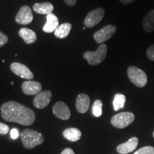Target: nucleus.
Returning <instances> with one entry per match:
<instances>
[{"instance_id":"f257e3e1","label":"nucleus","mask_w":154,"mask_h":154,"mask_svg":"<svg viewBox=\"0 0 154 154\" xmlns=\"http://www.w3.org/2000/svg\"><path fill=\"white\" fill-rule=\"evenodd\" d=\"M1 116L4 120L23 126H30L36 119L32 109L14 101H7L2 105Z\"/></svg>"},{"instance_id":"f03ea898","label":"nucleus","mask_w":154,"mask_h":154,"mask_svg":"<svg viewBox=\"0 0 154 154\" xmlns=\"http://www.w3.org/2000/svg\"><path fill=\"white\" fill-rule=\"evenodd\" d=\"M21 139L24 148L32 149L44 142V136L41 133L33 129H24L21 132Z\"/></svg>"},{"instance_id":"7ed1b4c3","label":"nucleus","mask_w":154,"mask_h":154,"mask_svg":"<svg viewBox=\"0 0 154 154\" xmlns=\"http://www.w3.org/2000/svg\"><path fill=\"white\" fill-rule=\"evenodd\" d=\"M107 54V46L105 44H100L95 51H86L83 57L85 59L90 66H96L104 61Z\"/></svg>"},{"instance_id":"20e7f679","label":"nucleus","mask_w":154,"mask_h":154,"mask_svg":"<svg viewBox=\"0 0 154 154\" xmlns=\"http://www.w3.org/2000/svg\"><path fill=\"white\" fill-rule=\"evenodd\" d=\"M127 74L129 80L137 87H143L148 82L147 75L143 70L136 66H131L127 69Z\"/></svg>"},{"instance_id":"39448f33","label":"nucleus","mask_w":154,"mask_h":154,"mask_svg":"<svg viewBox=\"0 0 154 154\" xmlns=\"http://www.w3.org/2000/svg\"><path fill=\"white\" fill-rule=\"evenodd\" d=\"M135 116L133 113L125 111L117 113L111 119V123L113 126L117 128H124L134 122Z\"/></svg>"},{"instance_id":"423d86ee","label":"nucleus","mask_w":154,"mask_h":154,"mask_svg":"<svg viewBox=\"0 0 154 154\" xmlns=\"http://www.w3.org/2000/svg\"><path fill=\"white\" fill-rule=\"evenodd\" d=\"M116 32V27L114 25H106L94 33V38L96 43L101 44L110 39Z\"/></svg>"},{"instance_id":"0eeeda50","label":"nucleus","mask_w":154,"mask_h":154,"mask_svg":"<svg viewBox=\"0 0 154 154\" xmlns=\"http://www.w3.org/2000/svg\"><path fill=\"white\" fill-rule=\"evenodd\" d=\"M104 9L100 8H96L91 11H90L86 15L84 19V25L87 28H92L94 26L97 25L102 20L104 16Z\"/></svg>"},{"instance_id":"6e6552de","label":"nucleus","mask_w":154,"mask_h":154,"mask_svg":"<svg viewBox=\"0 0 154 154\" xmlns=\"http://www.w3.org/2000/svg\"><path fill=\"white\" fill-rule=\"evenodd\" d=\"M34 19L32 9L28 6H23L19 9L15 17V21L17 24L26 25L32 22Z\"/></svg>"},{"instance_id":"1a4fd4ad","label":"nucleus","mask_w":154,"mask_h":154,"mask_svg":"<svg viewBox=\"0 0 154 154\" xmlns=\"http://www.w3.org/2000/svg\"><path fill=\"white\" fill-rule=\"evenodd\" d=\"M10 69L14 74L24 79H32L34 78L33 73L27 66L21 63L14 62L10 65Z\"/></svg>"},{"instance_id":"9d476101","label":"nucleus","mask_w":154,"mask_h":154,"mask_svg":"<svg viewBox=\"0 0 154 154\" xmlns=\"http://www.w3.org/2000/svg\"><path fill=\"white\" fill-rule=\"evenodd\" d=\"M52 97V93L49 90L42 91L36 95L33 100L34 106L36 109H44L49 104Z\"/></svg>"},{"instance_id":"9b49d317","label":"nucleus","mask_w":154,"mask_h":154,"mask_svg":"<svg viewBox=\"0 0 154 154\" xmlns=\"http://www.w3.org/2000/svg\"><path fill=\"white\" fill-rule=\"evenodd\" d=\"M53 113L58 119L68 120L71 116V111L69 107L62 101L57 102L53 107Z\"/></svg>"},{"instance_id":"f8f14e48","label":"nucleus","mask_w":154,"mask_h":154,"mask_svg":"<svg viewBox=\"0 0 154 154\" xmlns=\"http://www.w3.org/2000/svg\"><path fill=\"white\" fill-rule=\"evenodd\" d=\"M22 89L23 93L26 94V95H37L38 93L42 91V86L39 82L30 80L26 81V82H23Z\"/></svg>"},{"instance_id":"ddd939ff","label":"nucleus","mask_w":154,"mask_h":154,"mask_svg":"<svg viewBox=\"0 0 154 154\" xmlns=\"http://www.w3.org/2000/svg\"><path fill=\"white\" fill-rule=\"evenodd\" d=\"M138 144V138L132 137L126 143H121L117 146V152L121 154H128L134 151Z\"/></svg>"},{"instance_id":"4468645a","label":"nucleus","mask_w":154,"mask_h":154,"mask_svg":"<svg viewBox=\"0 0 154 154\" xmlns=\"http://www.w3.org/2000/svg\"><path fill=\"white\" fill-rule=\"evenodd\" d=\"M90 105L89 96L86 94H80L76 100V108L78 112L85 113L87 112Z\"/></svg>"},{"instance_id":"2eb2a0df","label":"nucleus","mask_w":154,"mask_h":154,"mask_svg":"<svg viewBox=\"0 0 154 154\" xmlns=\"http://www.w3.org/2000/svg\"><path fill=\"white\" fill-rule=\"evenodd\" d=\"M59 26V19L57 17L51 13L47 15V23L44 24L43 30L46 33H52Z\"/></svg>"},{"instance_id":"dca6fc26","label":"nucleus","mask_w":154,"mask_h":154,"mask_svg":"<svg viewBox=\"0 0 154 154\" xmlns=\"http://www.w3.org/2000/svg\"><path fill=\"white\" fill-rule=\"evenodd\" d=\"M19 35L27 44H33L36 41V34L33 30L28 28H22L19 31Z\"/></svg>"},{"instance_id":"f3484780","label":"nucleus","mask_w":154,"mask_h":154,"mask_svg":"<svg viewBox=\"0 0 154 154\" xmlns=\"http://www.w3.org/2000/svg\"><path fill=\"white\" fill-rule=\"evenodd\" d=\"M33 10L39 14L48 15L52 13L54 6L49 2L36 3L33 5Z\"/></svg>"},{"instance_id":"a211bd4d","label":"nucleus","mask_w":154,"mask_h":154,"mask_svg":"<svg viewBox=\"0 0 154 154\" xmlns=\"http://www.w3.org/2000/svg\"><path fill=\"white\" fill-rule=\"evenodd\" d=\"M63 136L69 141H78L82 137V132L76 128H68L63 132Z\"/></svg>"},{"instance_id":"6ab92c4d","label":"nucleus","mask_w":154,"mask_h":154,"mask_svg":"<svg viewBox=\"0 0 154 154\" xmlns=\"http://www.w3.org/2000/svg\"><path fill=\"white\" fill-rule=\"evenodd\" d=\"M144 30L148 33H151L154 31V9L149 11L144 17L143 20Z\"/></svg>"},{"instance_id":"aec40b11","label":"nucleus","mask_w":154,"mask_h":154,"mask_svg":"<svg viewBox=\"0 0 154 154\" xmlns=\"http://www.w3.org/2000/svg\"><path fill=\"white\" fill-rule=\"evenodd\" d=\"M72 28V25L69 23H63L59 25L54 31V35L56 37L59 38H64L70 33L71 29Z\"/></svg>"},{"instance_id":"412c9836","label":"nucleus","mask_w":154,"mask_h":154,"mask_svg":"<svg viewBox=\"0 0 154 154\" xmlns=\"http://www.w3.org/2000/svg\"><path fill=\"white\" fill-rule=\"evenodd\" d=\"M126 102V96L122 94H116L114 96L113 101V106L114 111H117L123 109Z\"/></svg>"},{"instance_id":"4be33fe9","label":"nucleus","mask_w":154,"mask_h":154,"mask_svg":"<svg viewBox=\"0 0 154 154\" xmlns=\"http://www.w3.org/2000/svg\"><path fill=\"white\" fill-rule=\"evenodd\" d=\"M102 106L103 103L101 100L98 99L94 101L92 106V113L95 117H100L102 115Z\"/></svg>"},{"instance_id":"5701e85b","label":"nucleus","mask_w":154,"mask_h":154,"mask_svg":"<svg viewBox=\"0 0 154 154\" xmlns=\"http://www.w3.org/2000/svg\"><path fill=\"white\" fill-rule=\"evenodd\" d=\"M134 154H154V148L152 146H144L136 151Z\"/></svg>"},{"instance_id":"b1692460","label":"nucleus","mask_w":154,"mask_h":154,"mask_svg":"<svg viewBox=\"0 0 154 154\" xmlns=\"http://www.w3.org/2000/svg\"><path fill=\"white\" fill-rule=\"evenodd\" d=\"M146 56L151 61H154V44L148 48L146 51Z\"/></svg>"},{"instance_id":"393cba45","label":"nucleus","mask_w":154,"mask_h":154,"mask_svg":"<svg viewBox=\"0 0 154 154\" xmlns=\"http://www.w3.org/2000/svg\"><path fill=\"white\" fill-rule=\"evenodd\" d=\"M9 131V128L7 125L0 122V135H5L8 134Z\"/></svg>"},{"instance_id":"a878e982","label":"nucleus","mask_w":154,"mask_h":154,"mask_svg":"<svg viewBox=\"0 0 154 154\" xmlns=\"http://www.w3.org/2000/svg\"><path fill=\"white\" fill-rule=\"evenodd\" d=\"M7 42H8V37L2 32H0V47H3L5 44H7Z\"/></svg>"},{"instance_id":"bb28decb","label":"nucleus","mask_w":154,"mask_h":154,"mask_svg":"<svg viewBox=\"0 0 154 154\" xmlns=\"http://www.w3.org/2000/svg\"><path fill=\"white\" fill-rule=\"evenodd\" d=\"M10 136L12 139H17L19 136V132L17 128H12L10 131Z\"/></svg>"},{"instance_id":"cd10ccee","label":"nucleus","mask_w":154,"mask_h":154,"mask_svg":"<svg viewBox=\"0 0 154 154\" xmlns=\"http://www.w3.org/2000/svg\"><path fill=\"white\" fill-rule=\"evenodd\" d=\"M63 2H64L67 5L73 7V6H74L76 4L77 0H63Z\"/></svg>"},{"instance_id":"c85d7f7f","label":"nucleus","mask_w":154,"mask_h":154,"mask_svg":"<svg viewBox=\"0 0 154 154\" xmlns=\"http://www.w3.org/2000/svg\"><path fill=\"white\" fill-rule=\"evenodd\" d=\"M61 154H75V153L72 149L67 148V149H65L63 150V151L61 152Z\"/></svg>"},{"instance_id":"c756f323","label":"nucleus","mask_w":154,"mask_h":154,"mask_svg":"<svg viewBox=\"0 0 154 154\" xmlns=\"http://www.w3.org/2000/svg\"><path fill=\"white\" fill-rule=\"evenodd\" d=\"M134 1V0H120L121 4H123V5H128V4L133 2Z\"/></svg>"},{"instance_id":"7c9ffc66","label":"nucleus","mask_w":154,"mask_h":154,"mask_svg":"<svg viewBox=\"0 0 154 154\" xmlns=\"http://www.w3.org/2000/svg\"><path fill=\"white\" fill-rule=\"evenodd\" d=\"M153 138H154V131H153Z\"/></svg>"}]
</instances>
